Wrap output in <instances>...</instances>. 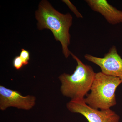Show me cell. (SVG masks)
<instances>
[{"instance_id":"277c9868","label":"cell","mask_w":122,"mask_h":122,"mask_svg":"<svg viewBox=\"0 0 122 122\" xmlns=\"http://www.w3.org/2000/svg\"><path fill=\"white\" fill-rule=\"evenodd\" d=\"M83 99L71 100L66 104L67 109L72 113L81 114L89 122H119L120 117L113 111L94 109Z\"/></svg>"},{"instance_id":"ba28073f","label":"cell","mask_w":122,"mask_h":122,"mask_svg":"<svg viewBox=\"0 0 122 122\" xmlns=\"http://www.w3.org/2000/svg\"><path fill=\"white\" fill-rule=\"evenodd\" d=\"M63 2L68 5L69 8L70 9L71 11H72L75 14L76 16L78 18H83V16L82 15L78 10L76 8V7L71 3L70 1L68 0H62Z\"/></svg>"},{"instance_id":"8992f818","label":"cell","mask_w":122,"mask_h":122,"mask_svg":"<svg viewBox=\"0 0 122 122\" xmlns=\"http://www.w3.org/2000/svg\"><path fill=\"white\" fill-rule=\"evenodd\" d=\"M36 98L32 95L24 96L19 92L0 85V109L5 111L10 107L29 110L35 105Z\"/></svg>"},{"instance_id":"7a4b0ae2","label":"cell","mask_w":122,"mask_h":122,"mask_svg":"<svg viewBox=\"0 0 122 122\" xmlns=\"http://www.w3.org/2000/svg\"><path fill=\"white\" fill-rule=\"evenodd\" d=\"M71 55L77 65L72 74L64 73L59 76L61 92L63 96L71 100L83 99L90 91L96 73L90 66L84 64L72 53Z\"/></svg>"},{"instance_id":"52a82bcc","label":"cell","mask_w":122,"mask_h":122,"mask_svg":"<svg viewBox=\"0 0 122 122\" xmlns=\"http://www.w3.org/2000/svg\"><path fill=\"white\" fill-rule=\"evenodd\" d=\"M93 11L103 16L107 21L112 25L122 23V11L109 4L106 0H86Z\"/></svg>"},{"instance_id":"9c48e42d","label":"cell","mask_w":122,"mask_h":122,"mask_svg":"<svg viewBox=\"0 0 122 122\" xmlns=\"http://www.w3.org/2000/svg\"><path fill=\"white\" fill-rule=\"evenodd\" d=\"M20 56L24 62V65H26L28 64L30 59V53L28 51L22 49Z\"/></svg>"},{"instance_id":"3957f363","label":"cell","mask_w":122,"mask_h":122,"mask_svg":"<svg viewBox=\"0 0 122 122\" xmlns=\"http://www.w3.org/2000/svg\"><path fill=\"white\" fill-rule=\"evenodd\" d=\"M122 83V81L118 78L109 76L102 72L96 73L90 93L83 100L94 109H110L116 104V91Z\"/></svg>"},{"instance_id":"5b68a950","label":"cell","mask_w":122,"mask_h":122,"mask_svg":"<svg viewBox=\"0 0 122 122\" xmlns=\"http://www.w3.org/2000/svg\"><path fill=\"white\" fill-rule=\"evenodd\" d=\"M84 57L86 60L98 66L103 73L118 78L122 81V58L115 46H112L103 57L89 54L85 55Z\"/></svg>"},{"instance_id":"30bf717a","label":"cell","mask_w":122,"mask_h":122,"mask_svg":"<svg viewBox=\"0 0 122 122\" xmlns=\"http://www.w3.org/2000/svg\"><path fill=\"white\" fill-rule=\"evenodd\" d=\"M13 63L14 68L17 70L21 69L24 65V62L20 56L15 57L13 59Z\"/></svg>"},{"instance_id":"6da1fadb","label":"cell","mask_w":122,"mask_h":122,"mask_svg":"<svg viewBox=\"0 0 122 122\" xmlns=\"http://www.w3.org/2000/svg\"><path fill=\"white\" fill-rule=\"evenodd\" d=\"M35 15L38 28L49 29L52 31L55 39L61 42L64 56L68 58L71 52L68 46L70 43L69 30L73 21L72 15L61 13L46 0L40 2Z\"/></svg>"}]
</instances>
